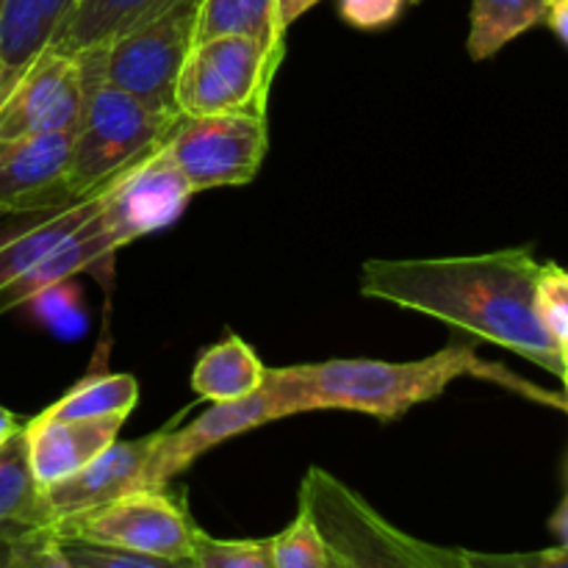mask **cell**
I'll return each instance as SVG.
<instances>
[{
    "label": "cell",
    "instance_id": "15",
    "mask_svg": "<svg viewBox=\"0 0 568 568\" xmlns=\"http://www.w3.org/2000/svg\"><path fill=\"white\" fill-rule=\"evenodd\" d=\"M75 0H3L0 3V100L37 55L53 44Z\"/></svg>",
    "mask_w": 568,
    "mask_h": 568
},
{
    "label": "cell",
    "instance_id": "31",
    "mask_svg": "<svg viewBox=\"0 0 568 568\" xmlns=\"http://www.w3.org/2000/svg\"><path fill=\"white\" fill-rule=\"evenodd\" d=\"M50 211H55V209H50ZM50 211H37V214H3V211H0V242H6V239L14 236V233H20L22 227L39 222L42 216H48Z\"/></svg>",
    "mask_w": 568,
    "mask_h": 568
},
{
    "label": "cell",
    "instance_id": "34",
    "mask_svg": "<svg viewBox=\"0 0 568 568\" xmlns=\"http://www.w3.org/2000/svg\"><path fill=\"white\" fill-rule=\"evenodd\" d=\"M20 427H22V422L17 419L9 408H3V405H0V444H3L9 436H14Z\"/></svg>",
    "mask_w": 568,
    "mask_h": 568
},
{
    "label": "cell",
    "instance_id": "9",
    "mask_svg": "<svg viewBox=\"0 0 568 568\" xmlns=\"http://www.w3.org/2000/svg\"><path fill=\"white\" fill-rule=\"evenodd\" d=\"M59 536L128 552L186 558L194 547V525L170 491H133L53 525Z\"/></svg>",
    "mask_w": 568,
    "mask_h": 568
},
{
    "label": "cell",
    "instance_id": "14",
    "mask_svg": "<svg viewBox=\"0 0 568 568\" xmlns=\"http://www.w3.org/2000/svg\"><path fill=\"white\" fill-rule=\"evenodd\" d=\"M125 419H55L42 410L22 425L31 471L42 488L75 475L120 438Z\"/></svg>",
    "mask_w": 568,
    "mask_h": 568
},
{
    "label": "cell",
    "instance_id": "35",
    "mask_svg": "<svg viewBox=\"0 0 568 568\" xmlns=\"http://www.w3.org/2000/svg\"><path fill=\"white\" fill-rule=\"evenodd\" d=\"M9 549H11V538L0 536V568H3L6 558H9Z\"/></svg>",
    "mask_w": 568,
    "mask_h": 568
},
{
    "label": "cell",
    "instance_id": "12",
    "mask_svg": "<svg viewBox=\"0 0 568 568\" xmlns=\"http://www.w3.org/2000/svg\"><path fill=\"white\" fill-rule=\"evenodd\" d=\"M72 133L0 139V211L37 214L78 203L67 186Z\"/></svg>",
    "mask_w": 568,
    "mask_h": 568
},
{
    "label": "cell",
    "instance_id": "7",
    "mask_svg": "<svg viewBox=\"0 0 568 568\" xmlns=\"http://www.w3.org/2000/svg\"><path fill=\"white\" fill-rule=\"evenodd\" d=\"M164 148L194 194L209 189L244 186L255 181L270 150L266 114L231 111V114L181 116Z\"/></svg>",
    "mask_w": 568,
    "mask_h": 568
},
{
    "label": "cell",
    "instance_id": "23",
    "mask_svg": "<svg viewBox=\"0 0 568 568\" xmlns=\"http://www.w3.org/2000/svg\"><path fill=\"white\" fill-rule=\"evenodd\" d=\"M192 558L197 568H275L272 538H214L200 527Z\"/></svg>",
    "mask_w": 568,
    "mask_h": 568
},
{
    "label": "cell",
    "instance_id": "3",
    "mask_svg": "<svg viewBox=\"0 0 568 568\" xmlns=\"http://www.w3.org/2000/svg\"><path fill=\"white\" fill-rule=\"evenodd\" d=\"M300 508L325 538L333 568H464L460 549L408 536L322 466L305 471Z\"/></svg>",
    "mask_w": 568,
    "mask_h": 568
},
{
    "label": "cell",
    "instance_id": "20",
    "mask_svg": "<svg viewBox=\"0 0 568 568\" xmlns=\"http://www.w3.org/2000/svg\"><path fill=\"white\" fill-rule=\"evenodd\" d=\"M216 37H250L270 44L277 53H286V31L277 20V0H203L197 42Z\"/></svg>",
    "mask_w": 568,
    "mask_h": 568
},
{
    "label": "cell",
    "instance_id": "36",
    "mask_svg": "<svg viewBox=\"0 0 568 568\" xmlns=\"http://www.w3.org/2000/svg\"><path fill=\"white\" fill-rule=\"evenodd\" d=\"M564 386H566V403H568V366H566V375H564Z\"/></svg>",
    "mask_w": 568,
    "mask_h": 568
},
{
    "label": "cell",
    "instance_id": "37",
    "mask_svg": "<svg viewBox=\"0 0 568 568\" xmlns=\"http://www.w3.org/2000/svg\"><path fill=\"white\" fill-rule=\"evenodd\" d=\"M564 361H566V366H568V344L564 347Z\"/></svg>",
    "mask_w": 568,
    "mask_h": 568
},
{
    "label": "cell",
    "instance_id": "30",
    "mask_svg": "<svg viewBox=\"0 0 568 568\" xmlns=\"http://www.w3.org/2000/svg\"><path fill=\"white\" fill-rule=\"evenodd\" d=\"M555 37L568 48V0H549L547 17H544Z\"/></svg>",
    "mask_w": 568,
    "mask_h": 568
},
{
    "label": "cell",
    "instance_id": "5",
    "mask_svg": "<svg viewBox=\"0 0 568 568\" xmlns=\"http://www.w3.org/2000/svg\"><path fill=\"white\" fill-rule=\"evenodd\" d=\"M200 3L203 0H175L170 9L128 28L100 50L78 55L87 89L92 83H109L155 105L175 109L178 75L197 42Z\"/></svg>",
    "mask_w": 568,
    "mask_h": 568
},
{
    "label": "cell",
    "instance_id": "32",
    "mask_svg": "<svg viewBox=\"0 0 568 568\" xmlns=\"http://www.w3.org/2000/svg\"><path fill=\"white\" fill-rule=\"evenodd\" d=\"M316 3H320V0H277V20H281L283 31H288V28H292L305 11L314 9Z\"/></svg>",
    "mask_w": 568,
    "mask_h": 568
},
{
    "label": "cell",
    "instance_id": "28",
    "mask_svg": "<svg viewBox=\"0 0 568 568\" xmlns=\"http://www.w3.org/2000/svg\"><path fill=\"white\" fill-rule=\"evenodd\" d=\"M464 568H568V549H538V552H471L460 549Z\"/></svg>",
    "mask_w": 568,
    "mask_h": 568
},
{
    "label": "cell",
    "instance_id": "18",
    "mask_svg": "<svg viewBox=\"0 0 568 568\" xmlns=\"http://www.w3.org/2000/svg\"><path fill=\"white\" fill-rule=\"evenodd\" d=\"M53 519L44 505L42 486L28 460L26 433L20 430L0 444V536L20 538L26 532L50 527Z\"/></svg>",
    "mask_w": 568,
    "mask_h": 568
},
{
    "label": "cell",
    "instance_id": "27",
    "mask_svg": "<svg viewBox=\"0 0 568 568\" xmlns=\"http://www.w3.org/2000/svg\"><path fill=\"white\" fill-rule=\"evenodd\" d=\"M3 568H75V566H72V560L67 558L59 530L50 525L14 538Z\"/></svg>",
    "mask_w": 568,
    "mask_h": 568
},
{
    "label": "cell",
    "instance_id": "29",
    "mask_svg": "<svg viewBox=\"0 0 568 568\" xmlns=\"http://www.w3.org/2000/svg\"><path fill=\"white\" fill-rule=\"evenodd\" d=\"M410 0H338L344 22L358 31H377L392 26Z\"/></svg>",
    "mask_w": 568,
    "mask_h": 568
},
{
    "label": "cell",
    "instance_id": "16",
    "mask_svg": "<svg viewBox=\"0 0 568 568\" xmlns=\"http://www.w3.org/2000/svg\"><path fill=\"white\" fill-rule=\"evenodd\" d=\"M172 3L175 0H75L50 48L67 55L92 53Z\"/></svg>",
    "mask_w": 568,
    "mask_h": 568
},
{
    "label": "cell",
    "instance_id": "26",
    "mask_svg": "<svg viewBox=\"0 0 568 568\" xmlns=\"http://www.w3.org/2000/svg\"><path fill=\"white\" fill-rule=\"evenodd\" d=\"M536 305L544 327L564 349L568 344V270L555 261L541 264L538 270Z\"/></svg>",
    "mask_w": 568,
    "mask_h": 568
},
{
    "label": "cell",
    "instance_id": "13",
    "mask_svg": "<svg viewBox=\"0 0 568 568\" xmlns=\"http://www.w3.org/2000/svg\"><path fill=\"white\" fill-rule=\"evenodd\" d=\"M153 447L155 433L133 438V442H120L116 438L111 447H105L98 458L89 460L75 475L42 488L44 505H48L53 525L100 508V505L125 497V494L148 491V469Z\"/></svg>",
    "mask_w": 568,
    "mask_h": 568
},
{
    "label": "cell",
    "instance_id": "1",
    "mask_svg": "<svg viewBox=\"0 0 568 568\" xmlns=\"http://www.w3.org/2000/svg\"><path fill=\"white\" fill-rule=\"evenodd\" d=\"M538 270L532 247L458 258H375L361 270V294L460 327L564 381V349L538 316Z\"/></svg>",
    "mask_w": 568,
    "mask_h": 568
},
{
    "label": "cell",
    "instance_id": "2",
    "mask_svg": "<svg viewBox=\"0 0 568 568\" xmlns=\"http://www.w3.org/2000/svg\"><path fill=\"white\" fill-rule=\"evenodd\" d=\"M281 377L292 394L297 414L314 410H353L381 422L403 419L410 408L438 399L455 381L497 383L536 403L566 408V397L521 381L503 364L480 358L475 344H449L419 361L333 358L322 364L281 366Z\"/></svg>",
    "mask_w": 568,
    "mask_h": 568
},
{
    "label": "cell",
    "instance_id": "25",
    "mask_svg": "<svg viewBox=\"0 0 568 568\" xmlns=\"http://www.w3.org/2000/svg\"><path fill=\"white\" fill-rule=\"evenodd\" d=\"M67 558L72 560L75 568H197L192 555L186 558H164V555H144V552H128V549L100 547V544L78 541V538H64Z\"/></svg>",
    "mask_w": 568,
    "mask_h": 568
},
{
    "label": "cell",
    "instance_id": "22",
    "mask_svg": "<svg viewBox=\"0 0 568 568\" xmlns=\"http://www.w3.org/2000/svg\"><path fill=\"white\" fill-rule=\"evenodd\" d=\"M22 305L31 308L39 325L48 327L53 336L64 338V342H72V338L87 333V308H83V292L78 286V277L50 283Z\"/></svg>",
    "mask_w": 568,
    "mask_h": 568
},
{
    "label": "cell",
    "instance_id": "4",
    "mask_svg": "<svg viewBox=\"0 0 568 568\" xmlns=\"http://www.w3.org/2000/svg\"><path fill=\"white\" fill-rule=\"evenodd\" d=\"M181 122L178 109L155 105L131 92L92 83L81 122L72 133L67 186L75 200L103 189L144 155L159 150Z\"/></svg>",
    "mask_w": 568,
    "mask_h": 568
},
{
    "label": "cell",
    "instance_id": "19",
    "mask_svg": "<svg viewBox=\"0 0 568 568\" xmlns=\"http://www.w3.org/2000/svg\"><path fill=\"white\" fill-rule=\"evenodd\" d=\"M547 6L549 0H471L469 39H466L471 61H488L505 44L541 26Z\"/></svg>",
    "mask_w": 568,
    "mask_h": 568
},
{
    "label": "cell",
    "instance_id": "8",
    "mask_svg": "<svg viewBox=\"0 0 568 568\" xmlns=\"http://www.w3.org/2000/svg\"><path fill=\"white\" fill-rule=\"evenodd\" d=\"M300 416L281 372L266 369V381L258 392L236 403H211L209 410L181 427H164L155 433V447L150 455L148 483L153 491H164L178 475L189 469L220 444L244 436L270 422Z\"/></svg>",
    "mask_w": 568,
    "mask_h": 568
},
{
    "label": "cell",
    "instance_id": "17",
    "mask_svg": "<svg viewBox=\"0 0 568 568\" xmlns=\"http://www.w3.org/2000/svg\"><path fill=\"white\" fill-rule=\"evenodd\" d=\"M266 381L264 361L255 349L236 333H225L216 344H211L194 364L192 392L209 403H236L258 392Z\"/></svg>",
    "mask_w": 568,
    "mask_h": 568
},
{
    "label": "cell",
    "instance_id": "33",
    "mask_svg": "<svg viewBox=\"0 0 568 568\" xmlns=\"http://www.w3.org/2000/svg\"><path fill=\"white\" fill-rule=\"evenodd\" d=\"M549 527H552L555 536L560 538V547L568 549V497L560 503V508L555 510L552 521H549Z\"/></svg>",
    "mask_w": 568,
    "mask_h": 568
},
{
    "label": "cell",
    "instance_id": "10",
    "mask_svg": "<svg viewBox=\"0 0 568 568\" xmlns=\"http://www.w3.org/2000/svg\"><path fill=\"white\" fill-rule=\"evenodd\" d=\"M87 103L78 55L48 48L0 100V139L75 133Z\"/></svg>",
    "mask_w": 568,
    "mask_h": 568
},
{
    "label": "cell",
    "instance_id": "38",
    "mask_svg": "<svg viewBox=\"0 0 568 568\" xmlns=\"http://www.w3.org/2000/svg\"><path fill=\"white\" fill-rule=\"evenodd\" d=\"M0 3H3V0H0Z\"/></svg>",
    "mask_w": 568,
    "mask_h": 568
},
{
    "label": "cell",
    "instance_id": "24",
    "mask_svg": "<svg viewBox=\"0 0 568 568\" xmlns=\"http://www.w3.org/2000/svg\"><path fill=\"white\" fill-rule=\"evenodd\" d=\"M272 560L275 568H333L331 549L303 508L292 525L272 536Z\"/></svg>",
    "mask_w": 568,
    "mask_h": 568
},
{
    "label": "cell",
    "instance_id": "6",
    "mask_svg": "<svg viewBox=\"0 0 568 568\" xmlns=\"http://www.w3.org/2000/svg\"><path fill=\"white\" fill-rule=\"evenodd\" d=\"M283 55L250 37H216L197 42L175 83L181 116L255 111L266 114L272 81Z\"/></svg>",
    "mask_w": 568,
    "mask_h": 568
},
{
    "label": "cell",
    "instance_id": "21",
    "mask_svg": "<svg viewBox=\"0 0 568 568\" xmlns=\"http://www.w3.org/2000/svg\"><path fill=\"white\" fill-rule=\"evenodd\" d=\"M139 403V383L125 372H92L44 414L55 419H128Z\"/></svg>",
    "mask_w": 568,
    "mask_h": 568
},
{
    "label": "cell",
    "instance_id": "11",
    "mask_svg": "<svg viewBox=\"0 0 568 568\" xmlns=\"http://www.w3.org/2000/svg\"><path fill=\"white\" fill-rule=\"evenodd\" d=\"M164 144L128 166L105 192L103 220L120 247L181 220L189 200L194 197V189Z\"/></svg>",
    "mask_w": 568,
    "mask_h": 568
}]
</instances>
